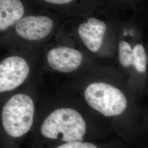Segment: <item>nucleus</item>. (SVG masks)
I'll return each instance as SVG.
<instances>
[{
    "label": "nucleus",
    "mask_w": 148,
    "mask_h": 148,
    "mask_svg": "<svg viewBox=\"0 0 148 148\" xmlns=\"http://www.w3.org/2000/svg\"><path fill=\"white\" fill-rule=\"evenodd\" d=\"M24 13L20 0H0V30L5 31L19 21Z\"/></svg>",
    "instance_id": "obj_8"
},
{
    "label": "nucleus",
    "mask_w": 148,
    "mask_h": 148,
    "mask_svg": "<svg viewBox=\"0 0 148 148\" xmlns=\"http://www.w3.org/2000/svg\"><path fill=\"white\" fill-rule=\"evenodd\" d=\"M40 132L49 140L63 143L84 141L87 126L79 111L70 108L54 110L43 122Z\"/></svg>",
    "instance_id": "obj_1"
},
{
    "label": "nucleus",
    "mask_w": 148,
    "mask_h": 148,
    "mask_svg": "<svg viewBox=\"0 0 148 148\" xmlns=\"http://www.w3.org/2000/svg\"><path fill=\"white\" fill-rule=\"evenodd\" d=\"M148 58L145 48L142 45L138 44L133 48V66L139 73L145 72L147 67Z\"/></svg>",
    "instance_id": "obj_9"
},
{
    "label": "nucleus",
    "mask_w": 148,
    "mask_h": 148,
    "mask_svg": "<svg viewBox=\"0 0 148 148\" xmlns=\"http://www.w3.org/2000/svg\"><path fill=\"white\" fill-rule=\"evenodd\" d=\"M55 148H98L93 143L86 141H76L63 143Z\"/></svg>",
    "instance_id": "obj_11"
},
{
    "label": "nucleus",
    "mask_w": 148,
    "mask_h": 148,
    "mask_svg": "<svg viewBox=\"0 0 148 148\" xmlns=\"http://www.w3.org/2000/svg\"><path fill=\"white\" fill-rule=\"evenodd\" d=\"M106 29L103 21L91 18L79 25L78 33L85 46L91 52H97L101 46Z\"/></svg>",
    "instance_id": "obj_7"
},
{
    "label": "nucleus",
    "mask_w": 148,
    "mask_h": 148,
    "mask_svg": "<svg viewBox=\"0 0 148 148\" xmlns=\"http://www.w3.org/2000/svg\"><path fill=\"white\" fill-rule=\"evenodd\" d=\"M48 3H53V4H59V5H62V4H66L70 3L73 0H44Z\"/></svg>",
    "instance_id": "obj_12"
},
{
    "label": "nucleus",
    "mask_w": 148,
    "mask_h": 148,
    "mask_svg": "<svg viewBox=\"0 0 148 148\" xmlns=\"http://www.w3.org/2000/svg\"><path fill=\"white\" fill-rule=\"evenodd\" d=\"M119 61L124 68L133 65V49L130 45L125 41H122L119 45Z\"/></svg>",
    "instance_id": "obj_10"
},
{
    "label": "nucleus",
    "mask_w": 148,
    "mask_h": 148,
    "mask_svg": "<svg viewBox=\"0 0 148 148\" xmlns=\"http://www.w3.org/2000/svg\"><path fill=\"white\" fill-rule=\"evenodd\" d=\"M34 113L35 104L30 96L18 93L11 97L3 106L1 114L6 134L14 138L24 136L32 128Z\"/></svg>",
    "instance_id": "obj_2"
},
{
    "label": "nucleus",
    "mask_w": 148,
    "mask_h": 148,
    "mask_svg": "<svg viewBox=\"0 0 148 148\" xmlns=\"http://www.w3.org/2000/svg\"><path fill=\"white\" fill-rule=\"evenodd\" d=\"M30 72L28 64L19 56H11L0 64L1 93L15 90L25 81Z\"/></svg>",
    "instance_id": "obj_4"
},
{
    "label": "nucleus",
    "mask_w": 148,
    "mask_h": 148,
    "mask_svg": "<svg viewBox=\"0 0 148 148\" xmlns=\"http://www.w3.org/2000/svg\"><path fill=\"white\" fill-rule=\"evenodd\" d=\"M47 59L49 66L59 72L68 73L77 69L82 62L83 56L79 51L67 47H59L50 50Z\"/></svg>",
    "instance_id": "obj_6"
},
{
    "label": "nucleus",
    "mask_w": 148,
    "mask_h": 148,
    "mask_svg": "<svg viewBox=\"0 0 148 148\" xmlns=\"http://www.w3.org/2000/svg\"><path fill=\"white\" fill-rule=\"evenodd\" d=\"M53 27V21L48 16H27L16 24V31L24 39L37 41L46 37Z\"/></svg>",
    "instance_id": "obj_5"
},
{
    "label": "nucleus",
    "mask_w": 148,
    "mask_h": 148,
    "mask_svg": "<svg viewBox=\"0 0 148 148\" xmlns=\"http://www.w3.org/2000/svg\"><path fill=\"white\" fill-rule=\"evenodd\" d=\"M84 98L93 109L106 117L120 115L127 106L126 96L121 90L104 82H94L84 92Z\"/></svg>",
    "instance_id": "obj_3"
}]
</instances>
